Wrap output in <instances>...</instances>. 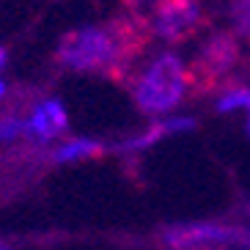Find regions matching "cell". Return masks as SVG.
<instances>
[{
	"mask_svg": "<svg viewBox=\"0 0 250 250\" xmlns=\"http://www.w3.org/2000/svg\"><path fill=\"white\" fill-rule=\"evenodd\" d=\"M184 96V66L179 55L165 52L143 72L138 88H135V102L143 113L162 116L173 110L179 99Z\"/></svg>",
	"mask_w": 250,
	"mask_h": 250,
	"instance_id": "obj_1",
	"label": "cell"
},
{
	"mask_svg": "<svg viewBox=\"0 0 250 250\" xmlns=\"http://www.w3.org/2000/svg\"><path fill=\"white\" fill-rule=\"evenodd\" d=\"M118 58V42L116 33L102 25H88L77 28L61 39L58 44V61L77 72H94L104 69L107 63Z\"/></svg>",
	"mask_w": 250,
	"mask_h": 250,
	"instance_id": "obj_2",
	"label": "cell"
},
{
	"mask_svg": "<svg viewBox=\"0 0 250 250\" xmlns=\"http://www.w3.org/2000/svg\"><path fill=\"white\" fill-rule=\"evenodd\" d=\"M165 245L173 250H198L214 248V245H234V248H250V234L242 228L220 226V223H184L165 231Z\"/></svg>",
	"mask_w": 250,
	"mask_h": 250,
	"instance_id": "obj_3",
	"label": "cell"
},
{
	"mask_svg": "<svg viewBox=\"0 0 250 250\" xmlns=\"http://www.w3.org/2000/svg\"><path fill=\"white\" fill-rule=\"evenodd\" d=\"M69 116L63 110V104L58 99H47V102L36 104L33 113L25 121V135H33L36 140H52L61 132H66Z\"/></svg>",
	"mask_w": 250,
	"mask_h": 250,
	"instance_id": "obj_4",
	"label": "cell"
},
{
	"mask_svg": "<svg viewBox=\"0 0 250 250\" xmlns=\"http://www.w3.org/2000/svg\"><path fill=\"white\" fill-rule=\"evenodd\" d=\"M198 17L195 0H162L157 11V33L162 39H179Z\"/></svg>",
	"mask_w": 250,
	"mask_h": 250,
	"instance_id": "obj_5",
	"label": "cell"
},
{
	"mask_svg": "<svg viewBox=\"0 0 250 250\" xmlns=\"http://www.w3.org/2000/svg\"><path fill=\"white\" fill-rule=\"evenodd\" d=\"M192 126H195V121H192V118H168V121H162V124L151 126L146 135H138L135 140L124 143L121 148H146V146H151V143H157L160 138H165V135L187 132V129H192Z\"/></svg>",
	"mask_w": 250,
	"mask_h": 250,
	"instance_id": "obj_6",
	"label": "cell"
},
{
	"mask_svg": "<svg viewBox=\"0 0 250 250\" xmlns=\"http://www.w3.org/2000/svg\"><path fill=\"white\" fill-rule=\"evenodd\" d=\"M102 151V143L99 140H91V138H74L69 143H63L61 148L52 151V162H74V160H85V157H96Z\"/></svg>",
	"mask_w": 250,
	"mask_h": 250,
	"instance_id": "obj_7",
	"label": "cell"
},
{
	"mask_svg": "<svg viewBox=\"0 0 250 250\" xmlns=\"http://www.w3.org/2000/svg\"><path fill=\"white\" fill-rule=\"evenodd\" d=\"M204 55L209 61H212L214 66L217 69H226L228 63H231V61H234V55H236V47H234V42H231V39H226V36H217L212 42V44L206 47L204 50Z\"/></svg>",
	"mask_w": 250,
	"mask_h": 250,
	"instance_id": "obj_8",
	"label": "cell"
},
{
	"mask_svg": "<svg viewBox=\"0 0 250 250\" xmlns=\"http://www.w3.org/2000/svg\"><path fill=\"white\" fill-rule=\"evenodd\" d=\"M217 110L228 113V110H248V135H250V88H236L228 91L217 102Z\"/></svg>",
	"mask_w": 250,
	"mask_h": 250,
	"instance_id": "obj_9",
	"label": "cell"
},
{
	"mask_svg": "<svg viewBox=\"0 0 250 250\" xmlns=\"http://www.w3.org/2000/svg\"><path fill=\"white\" fill-rule=\"evenodd\" d=\"M231 8H234L236 30L245 39H250V0H231Z\"/></svg>",
	"mask_w": 250,
	"mask_h": 250,
	"instance_id": "obj_10",
	"label": "cell"
},
{
	"mask_svg": "<svg viewBox=\"0 0 250 250\" xmlns=\"http://www.w3.org/2000/svg\"><path fill=\"white\" fill-rule=\"evenodd\" d=\"M25 135V121L20 118H0V143H11V140Z\"/></svg>",
	"mask_w": 250,
	"mask_h": 250,
	"instance_id": "obj_11",
	"label": "cell"
},
{
	"mask_svg": "<svg viewBox=\"0 0 250 250\" xmlns=\"http://www.w3.org/2000/svg\"><path fill=\"white\" fill-rule=\"evenodd\" d=\"M6 58H8V52H6V50H3V47H0V69L6 66Z\"/></svg>",
	"mask_w": 250,
	"mask_h": 250,
	"instance_id": "obj_12",
	"label": "cell"
},
{
	"mask_svg": "<svg viewBox=\"0 0 250 250\" xmlns=\"http://www.w3.org/2000/svg\"><path fill=\"white\" fill-rule=\"evenodd\" d=\"M0 250H11V245H8V242H3V239H0Z\"/></svg>",
	"mask_w": 250,
	"mask_h": 250,
	"instance_id": "obj_13",
	"label": "cell"
},
{
	"mask_svg": "<svg viewBox=\"0 0 250 250\" xmlns=\"http://www.w3.org/2000/svg\"><path fill=\"white\" fill-rule=\"evenodd\" d=\"M6 96V83H0V99Z\"/></svg>",
	"mask_w": 250,
	"mask_h": 250,
	"instance_id": "obj_14",
	"label": "cell"
}]
</instances>
